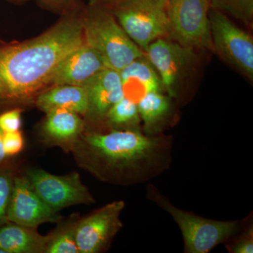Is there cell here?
Instances as JSON below:
<instances>
[{
  "label": "cell",
  "mask_w": 253,
  "mask_h": 253,
  "mask_svg": "<svg viewBox=\"0 0 253 253\" xmlns=\"http://www.w3.org/2000/svg\"><path fill=\"white\" fill-rule=\"evenodd\" d=\"M84 6L79 1L62 11L59 21L41 35L22 42L0 40V106L36 102L51 86L60 63L85 43Z\"/></svg>",
  "instance_id": "cell-1"
},
{
  "label": "cell",
  "mask_w": 253,
  "mask_h": 253,
  "mask_svg": "<svg viewBox=\"0 0 253 253\" xmlns=\"http://www.w3.org/2000/svg\"><path fill=\"white\" fill-rule=\"evenodd\" d=\"M155 146L154 139L133 129H113L106 134L85 131L71 153L80 168L105 179L131 168Z\"/></svg>",
  "instance_id": "cell-2"
},
{
  "label": "cell",
  "mask_w": 253,
  "mask_h": 253,
  "mask_svg": "<svg viewBox=\"0 0 253 253\" xmlns=\"http://www.w3.org/2000/svg\"><path fill=\"white\" fill-rule=\"evenodd\" d=\"M83 31L86 44L94 48L109 68L120 71L145 56L118 22L111 10L89 1L83 12Z\"/></svg>",
  "instance_id": "cell-3"
},
{
  "label": "cell",
  "mask_w": 253,
  "mask_h": 253,
  "mask_svg": "<svg viewBox=\"0 0 253 253\" xmlns=\"http://www.w3.org/2000/svg\"><path fill=\"white\" fill-rule=\"evenodd\" d=\"M211 0H169L168 39L193 49L214 51L209 14Z\"/></svg>",
  "instance_id": "cell-4"
},
{
  "label": "cell",
  "mask_w": 253,
  "mask_h": 253,
  "mask_svg": "<svg viewBox=\"0 0 253 253\" xmlns=\"http://www.w3.org/2000/svg\"><path fill=\"white\" fill-rule=\"evenodd\" d=\"M109 9L144 52L156 40L167 38L166 5L158 0H124Z\"/></svg>",
  "instance_id": "cell-5"
},
{
  "label": "cell",
  "mask_w": 253,
  "mask_h": 253,
  "mask_svg": "<svg viewBox=\"0 0 253 253\" xmlns=\"http://www.w3.org/2000/svg\"><path fill=\"white\" fill-rule=\"evenodd\" d=\"M209 19L214 52L253 81V37L217 10L211 9Z\"/></svg>",
  "instance_id": "cell-6"
},
{
  "label": "cell",
  "mask_w": 253,
  "mask_h": 253,
  "mask_svg": "<svg viewBox=\"0 0 253 253\" xmlns=\"http://www.w3.org/2000/svg\"><path fill=\"white\" fill-rule=\"evenodd\" d=\"M24 175L37 194L55 212L70 206L95 203L78 172L56 175L42 169L31 168Z\"/></svg>",
  "instance_id": "cell-7"
},
{
  "label": "cell",
  "mask_w": 253,
  "mask_h": 253,
  "mask_svg": "<svg viewBox=\"0 0 253 253\" xmlns=\"http://www.w3.org/2000/svg\"><path fill=\"white\" fill-rule=\"evenodd\" d=\"M144 54L159 76L163 90L171 97L176 96L179 85L194 69L197 59L194 49L167 38L153 42Z\"/></svg>",
  "instance_id": "cell-8"
},
{
  "label": "cell",
  "mask_w": 253,
  "mask_h": 253,
  "mask_svg": "<svg viewBox=\"0 0 253 253\" xmlns=\"http://www.w3.org/2000/svg\"><path fill=\"white\" fill-rule=\"evenodd\" d=\"M156 200L160 206L172 216L179 226L185 244V253L210 252L237 230L236 221L205 219L180 211L161 197Z\"/></svg>",
  "instance_id": "cell-9"
},
{
  "label": "cell",
  "mask_w": 253,
  "mask_h": 253,
  "mask_svg": "<svg viewBox=\"0 0 253 253\" xmlns=\"http://www.w3.org/2000/svg\"><path fill=\"white\" fill-rule=\"evenodd\" d=\"M125 206L124 201H113L80 218L76 229L79 253H99L106 249L123 227L120 216Z\"/></svg>",
  "instance_id": "cell-10"
},
{
  "label": "cell",
  "mask_w": 253,
  "mask_h": 253,
  "mask_svg": "<svg viewBox=\"0 0 253 253\" xmlns=\"http://www.w3.org/2000/svg\"><path fill=\"white\" fill-rule=\"evenodd\" d=\"M8 221L37 229L44 223H57L63 219L37 194L24 174L15 176L7 211Z\"/></svg>",
  "instance_id": "cell-11"
},
{
  "label": "cell",
  "mask_w": 253,
  "mask_h": 253,
  "mask_svg": "<svg viewBox=\"0 0 253 253\" xmlns=\"http://www.w3.org/2000/svg\"><path fill=\"white\" fill-rule=\"evenodd\" d=\"M84 86L88 98L85 125L104 121L113 105L124 97L119 71L111 68L97 73Z\"/></svg>",
  "instance_id": "cell-12"
},
{
  "label": "cell",
  "mask_w": 253,
  "mask_h": 253,
  "mask_svg": "<svg viewBox=\"0 0 253 253\" xmlns=\"http://www.w3.org/2000/svg\"><path fill=\"white\" fill-rule=\"evenodd\" d=\"M106 68L108 67L102 56L85 42L61 61L54 73L51 86L69 84L84 86Z\"/></svg>",
  "instance_id": "cell-13"
},
{
  "label": "cell",
  "mask_w": 253,
  "mask_h": 253,
  "mask_svg": "<svg viewBox=\"0 0 253 253\" xmlns=\"http://www.w3.org/2000/svg\"><path fill=\"white\" fill-rule=\"evenodd\" d=\"M45 114L39 131L42 143L71 153L75 144L85 131L84 120L78 113L66 109L53 110Z\"/></svg>",
  "instance_id": "cell-14"
},
{
  "label": "cell",
  "mask_w": 253,
  "mask_h": 253,
  "mask_svg": "<svg viewBox=\"0 0 253 253\" xmlns=\"http://www.w3.org/2000/svg\"><path fill=\"white\" fill-rule=\"evenodd\" d=\"M119 73L124 97L136 104L149 93L163 91L159 76L146 56L134 60Z\"/></svg>",
  "instance_id": "cell-15"
},
{
  "label": "cell",
  "mask_w": 253,
  "mask_h": 253,
  "mask_svg": "<svg viewBox=\"0 0 253 253\" xmlns=\"http://www.w3.org/2000/svg\"><path fill=\"white\" fill-rule=\"evenodd\" d=\"M35 104L44 113L53 110L66 109L84 116L88 108L87 92L83 86H51L37 97Z\"/></svg>",
  "instance_id": "cell-16"
},
{
  "label": "cell",
  "mask_w": 253,
  "mask_h": 253,
  "mask_svg": "<svg viewBox=\"0 0 253 253\" xmlns=\"http://www.w3.org/2000/svg\"><path fill=\"white\" fill-rule=\"evenodd\" d=\"M48 235L35 228L9 222L0 226V250L4 253H44Z\"/></svg>",
  "instance_id": "cell-17"
},
{
  "label": "cell",
  "mask_w": 253,
  "mask_h": 253,
  "mask_svg": "<svg viewBox=\"0 0 253 253\" xmlns=\"http://www.w3.org/2000/svg\"><path fill=\"white\" fill-rule=\"evenodd\" d=\"M79 214H71L56 223L57 226L48 234L44 253H79L76 242V229Z\"/></svg>",
  "instance_id": "cell-18"
},
{
  "label": "cell",
  "mask_w": 253,
  "mask_h": 253,
  "mask_svg": "<svg viewBox=\"0 0 253 253\" xmlns=\"http://www.w3.org/2000/svg\"><path fill=\"white\" fill-rule=\"evenodd\" d=\"M137 106L145 128L149 129L166 116L170 107V102L162 91H153L146 95Z\"/></svg>",
  "instance_id": "cell-19"
},
{
  "label": "cell",
  "mask_w": 253,
  "mask_h": 253,
  "mask_svg": "<svg viewBox=\"0 0 253 253\" xmlns=\"http://www.w3.org/2000/svg\"><path fill=\"white\" fill-rule=\"evenodd\" d=\"M139 119L137 104L126 97L113 105L105 118L109 126L118 128L134 126L139 122Z\"/></svg>",
  "instance_id": "cell-20"
},
{
  "label": "cell",
  "mask_w": 253,
  "mask_h": 253,
  "mask_svg": "<svg viewBox=\"0 0 253 253\" xmlns=\"http://www.w3.org/2000/svg\"><path fill=\"white\" fill-rule=\"evenodd\" d=\"M211 9L229 15L252 27L253 0H211Z\"/></svg>",
  "instance_id": "cell-21"
},
{
  "label": "cell",
  "mask_w": 253,
  "mask_h": 253,
  "mask_svg": "<svg viewBox=\"0 0 253 253\" xmlns=\"http://www.w3.org/2000/svg\"><path fill=\"white\" fill-rule=\"evenodd\" d=\"M15 176L12 168L0 166V226L9 222L7 211Z\"/></svg>",
  "instance_id": "cell-22"
},
{
  "label": "cell",
  "mask_w": 253,
  "mask_h": 253,
  "mask_svg": "<svg viewBox=\"0 0 253 253\" xmlns=\"http://www.w3.org/2000/svg\"><path fill=\"white\" fill-rule=\"evenodd\" d=\"M2 144L5 154L7 157L20 154L25 146L22 132L18 130L3 133Z\"/></svg>",
  "instance_id": "cell-23"
},
{
  "label": "cell",
  "mask_w": 253,
  "mask_h": 253,
  "mask_svg": "<svg viewBox=\"0 0 253 253\" xmlns=\"http://www.w3.org/2000/svg\"><path fill=\"white\" fill-rule=\"evenodd\" d=\"M22 112L21 108L16 107L0 114V129L3 132L20 130Z\"/></svg>",
  "instance_id": "cell-24"
},
{
  "label": "cell",
  "mask_w": 253,
  "mask_h": 253,
  "mask_svg": "<svg viewBox=\"0 0 253 253\" xmlns=\"http://www.w3.org/2000/svg\"><path fill=\"white\" fill-rule=\"evenodd\" d=\"M9 1L18 3L28 1V0H9ZM36 1H39L41 4L53 9H61L63 11L69 6H72L78 0H36Z\"/></svg>",
  "instance_id": "cell-25"
},
{
  "label": "cell",
  "mask_w": 253,
  "mask_h": 253,
  "mask_svg": "<svg viewBox=\"0 0 253 253\" xmlns=\"http://www.w3.org/2000/svg\"><path fill=\"white\" fill-rule=\"evenodd\" d=\"M253 232H250L249 235L245 236L244 239L240 240L233 246L232 253H253Z\"/></svg>",
  "instance_id": "cell-26"
},
{
  "label": "cell",
  "mask_w": 253,
  "mask_h": 253,
  "mask_svg": "<svg viewBox=\"0 0 253 253\" xmlns=\"http://www.w3.org/2000/svg\"><path fill=\"white\" fill-rule=\"evenodd\" d=\"M123 1H124V0H91V1H93V2L103 5V6L107 8L111 7V6H114V5L117 4L118 3L121 2Z\"/></svg>",
  "instance_id": "cell-27"
},
{
  "label": "cell",
  "mask_w": 253,
  "mask_h": 253,
  "mask_svg": "<svg viewBox=\"0 0 253 253\" xmlns=\"http://www.w3.org/2000/svg\"><path fill=\"white\" fill-rule=\"evenodd\" d=\"M3 131L0 129V166H2L3 164L6 161V158H7V156H6L4 153V147H3L2 144V136H3Z\"/></svg>",
  "instance_id": "cell-28"
},
{
  "label": "cell",
  "mask_w": 253,
  "mask_h": 253,
  "mask_svg": "<svg viewBox=\"0 0 253 253\" xmlns=\"http://www.w3.org/2000/svg\"><path fill=\"white\" fill-rule=\"evenodd\" d=\"M158 1H160V2L162 3V4L166 5L167 4V2L169 0H158Z\"/></svg>",
  "instance_id": "cell-29"
}]
</instances>
